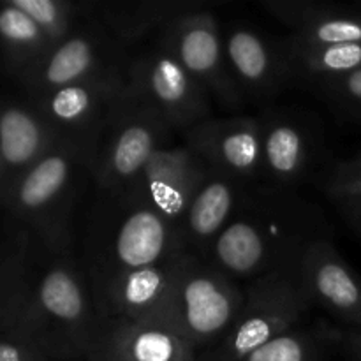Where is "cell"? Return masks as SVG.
Segmentation results:
<instances>
[{
  "label": "cell",
  "instance_id": "4316f807",
  "mask_svg": "<svg viewBox=\"0 0 361 361\" xmlns=\"http://www.w3.org/2000/svg\"><path fill=\"white\" fill-rule=\"evenodd\" d=\"M310 90L316 92L334 109L335 115L361 123V69L337 80L314 85Z\"/></svg>",
  "mask_w": 361,
  "mask_h": 361
},
{
  "label": "cell",
  "instance_id": "4dcf8cb0",
  "mask_svg": "<svg viewBox=\"0 0 361 361\" xmlns=\"http://www.w3.org/2000/svg\"><path fill=\"white\" fill-rule=\"evenodd\" d=\"M341 214V217L348 222L349 228L356 233L361 238V201H355V203H344L335 207Z\"/></svg>",
  "mask_w": 361,
  "mask_h": 361
},
{
  "label": "cell",
  "instance_id": "8fae6325",
  "mask_svg": "<svg viewBox=\"0 0 361 361\" xmlns=\"http://www.w3.org/2000/svg\"><path fill=\"white\" fill-rule=\"evenodd\" d=\"M154 42L168 49L182 63L183 69L208 92L212 101L228 109H238L245 104L229 73L222 25L214 9L182 16L166 27Z\"/></svg>",
  "mask_w": 361,
  "mask_h": 361
},
{
  "label": "cell",
  "instance_id": "5bb4252c",
  "mask_svg": "<svg viewBox=\"0 0 361 361\" xmlns=\"http://www.w3.org/2000/svg\"><path fill=\"white\" fill-rule=\"evenodd\" d=\"M182 136L185 147L212 171L243 182H259L261 129L257 115L210 116Z\"/></svg>",
  "mask_w": 361,
  "mask_h": 361
},
{
  "label": "cell",
  "instance_id": "f546056e",
  "mask_svg": "<svg viewBox=\"0 0 361 361\" xmlns=\"http://www.w3.org/2000/svg\"><path fill=\"white\" fill-rule=\"evenodd\" d=\"M337 349L349 361H361V330H344V328H341Z\"/></svg>",
  "mask_w": 361,
  "mask_h": 361
},
{
  "label": "cell",
  "instance_id": "d6986e66",
  "mask_svg": "<svg viewBox=\"0 0 361 361\" xmlns=\"http://www.w3.org/2000/svg\"><path fill=\"white\" fill-rule=\"evenodd\" d=\"M85 361H196V353L161 324L99 317Z\"/></svg>",
  "mask_w": 361,
  "mask_h": 361
},
{
  "label": "cell",
  "instance_id": "603a6c76",
  "mask_svg": "<svg viewBox=\"0 0 361 361\" xmlns=\"http://www.w3.org/2000/svg\"><path fill=\"white\" fill-rule=\"evenodd\" d=\"M282 48L293 87L302 83L310 88L361 69V44H307L288 35L282 39Z\"/></svg>",
  "mask_w": 361,
  "mask_h": 361
},
{
  "label": "cell",
  "instance_id": "e0dca14e",
  "mask_svg": "<svg viewBox=\"0 0 361 361\" xmlns=\"http://www.w3.org/2000/svg\"><path fill=\"white\" fill-rule=\"evenodd\" d=\"M60 140L30 99H0V201Z\"/></svg>",
  "mask_w": 361,
  "mask_h": 361
},
{
  "label": "cell",
  "instance_id": "484cf974",
  "mask_svg": "<svg viewBox=\"0 0 361 361\" xmlns=\"http://www.w3.org/2000/svg\"><path fill=\"white\" fill-rule=\"evenodd\" d=\"M48 37L51 46L87 23L88 0H11Z\"/></svg>",
  "mask_w": 361,
  "mask_h": 361
},
{
  "label": "cell",
  "instance_id": "5b68a950",
  "mask_svg": "<svg viewBox=\"0 0 361 361\" xmlns=\"http://www.w3.org/2000/svg\"><path fill=\"white\" fill-rule=\"evenodd\" d=\"M245 286L196 254H183L173 274L164 303L148 323L161 324L194 353L217 344L242 310Z\"/></svg>",
  "mask_w": 361,
  "mask_h": 361
},
{
  "label": "cell",
  "instance_id": "277c9868",
  "mask_svg": "<svg viewBox=\"0 0 361 361\" xmlns=\"http://www.w3.org/2000/svg\"><path fill=\"white\" fill-rule=\"evenodd\" d=\"M88 187L92 173L87 150L60 140L11 187L0 208L44 249L76 250L80 207Z\"/></svg>",
  "mask_w": 361,
  "mask_h": 361
},
{
  "label": "cell",
  "instance_id": "52a82bcc",
  "mask_svg": "<svg viewBox=\"0 0 361 361\" xmlns=\"http://www.w3.org/2000/svg\"><path fill=\"white\" fill-rule=\"evenodd\" d=\"M173 136L161 116L126 92L90 150L92 189L123 192L155 152L171 147Z\"/></svg>",
  "mask_w": 361,
  "mask_h": 361
},
{
  "label": "cell",
  "instance_id": "7a4b0ae2",
  "mask_svg": "<svg viewBox=\"0 0 361 361\" xmlns=\"http://www.w3.org/2000/svg\"><path fill=\"white\" fill-rule=\"evenodd\" d=\"M76 250L94 300L118 279L185 254L175 226L157 212L94 189Z\"/></svg>",
  "mask_w": 361,
  "mask_h": 361
},
{
  "label": "cell",
  "instance_id": "9a60e30c",
  "mask_svg": "<svg viewBox=\"0 0 361 361\" xmlns=\"http://www.w3.org/2000/svg\"><path fill=\"white\" fill-rule=\"evenodd\" d=\"M300 281L312 309L323 310L344 330H361V277L334 240L314 243L300 263Z\"/></svg>",
  "mask_w": 361,
  "mask_h": 361
},
{
  "label": "cell",
  "instance_id": "cb8c5ba5",
  "mask_svg": "<svg viewBox=\"0 0 361 361\" xmlns=\"http://www.w3.org/2000/svg\"><path fill=\"white\" fill-rule=\"evenodd\" d=\"M51 48L41 28L11 0L0 2V63L18 83L35 69Z\"/></svg>",
  "mask_w": 361,
  "mask_h": 361
},
{
  "label": "cell",
  "instance_id": "9c48e42d",
  "mask_svg": "<svg viewBox=\"0 0 361 361\" xmlns=\"http://www.w3.org/2000/svg\"><path fill=\"white\" fill-rule=\"evenodd\" d=\"M261 129L259 183L296 189L323 162L324 130L310 111L270 104L257 115Z\"/></svg>",
  "mask_w": 361,
  "mask_h": 361
},
{
  "label": "cell",
  "instance_id": "4fadbf2b",
  "mask_svg": "<svg viewBox=\"0 0 361 361\" xmlns=\"http://www.w3.org/2000/svg\"><path fill=\"white\" fill-rule=\"evenodd\" d=\"M229 73L243 102L270 104L288 87H293L282 39L263 34L245 21L222 27Z\"/></svg>",
  "mask_w": 361,
  "mask_h": 361
},
{
  "label": "cell",
  "instance_id": "ffe728a7",
  "mask_svg": "<svg viewBox=\"0 0 361 361\" xmlns=\"http://www.w3.org/2000/svg\"><path fill=\"white\" fill-rule=\"evenodd\" d=\"M203 0H137V2H90L88 18L101 25L106 34L133 51L141 41L157 37L166 27L182 16L214 9Z\"/></svg>",
  "mask_w": 361,
  "mask_h": 361
},
{
  "label": "cell",
  "instance_id": "3957f363",
  "mask_svg": "<svg viewBox=\"0 0 361 361\" xmlns=\"http://www.w3.org/2000/svg\"><path fill=\"white\" fill-rule=\"evenodd\" d=\"M97 324L78 250L51 252L35 240L16 331L53 361H85Z\"/></svg>",
  "mask_w": 361,
  "mask_h": 361
},
{
  "label": "cell",
  "instance_id": "ba28073f",
  "mask_svg": "<svg viewBox=\"0 0 361 361\" xmlns=\"http://www.w3.org/2000/svg\"><path fill=\"white\" fill-rule=\"evenodd\" d=\"M130 97L161 116L175 133H187L210 118L212 97L182 63L154 41L133 49L126 63Z\"/></svg>",
  "mask_w": 361,
  "mask_h": 361
},
{
  "label": "cell",
  "instance_id": "83f0119b",
  "mask_svg": "<svg viewBox=\"0 0 361 361\" xmlns=\"http://www.w3.org/2000/svg\"><path fill=\"white\" fill-rule=\"evenodd\" d=\"M321 189L335 207L361 201V155L331 164L321 180Z\"/></svg>",
  "mask_w": 361,
  "mask_h": 361
},
{
  "label": "cell",
  "instance_id": "2e32d148",
  "mask_svg": "<svg viewBox=\"0 0 361 361\" xmlns=\"http://www.w3.org/2000/svg\"><path fill=\"white\" fill-rule=\"evenodd\" d=\"M207 171V164L185 145L162 148L120 194L175 226Z\"/></svg>",
  "mask_w": 361,
  "mask_h": 361
},
{
  "label": "cell",
  "instance_id": "8992f818",
  "mask_svg": "<svg viewBox=\"0 0 361 361\" xmlns=\"http://www.w3.org/2000/svg\"><path fill=\"white\" fill-rule=\"evenodd\" d=\"M243 286L245 300L233 326L196 361L245 360L271 338L305 321L312 310L303 293L300 268L267 275Z\"/></svg>",
  "mask_w": 361,
  "mask_h": 361
},
{
  "label": "cell",
  "instance_id": "d4e9b609",
  "mask_svg": "<svg viewBox=\"0 0 361 361\" xmlns=\"http://www.w3.org/2000/svg\"><path fill=\"white\" fill-rule=\"evenodd\" d=\"M338 331L337 324L326 321H302L242 361H326L337 349Z\"/></svg>",
  "mask_w": 361,
  "mask_h": 361
},
{
  "label": "cell",
  "instance_id": "7402d4cb",
  "mask_svg": "<svg viewBox=\"0 0 361 361\" xmlns=\"http://www.w3.org/2000/svg\"><path fill=\"white\" fill-rule=\"evenodd\" d=\"M32 233L9 219L0 228V334L16 330L34 256Z\"/></svg>",
  "mask_w": 361,
  "mask_h": 361
},
{
  "label": "cell",
  "instance_id": "30bf717a",
  "mask_svg": "<svg viewBox=\"0 0 361 361\" xmlns=\"http://www.w3.org/2000/svg\"><path fill=\"white\" fill-rule=\"evenodd\" d=\"M129 55L130 49L109 37L101 25L88 20L51 46L20 87L27 97H39L69 85L120 73Z\"/></svg>",
  "mask_w": 361,
  "mask_h": 361
},
{
  "label": "cell",
  "instance_id": "ac0fdd59",
  "mask_svg": "<svg viewBox=\"0 0 361 361\" xmlns=\"http://www.w3.org/2000/svg\"><path fill=\"white\" fill-rule=\"evenodd\" d=\"M252 183L256 182H243L208 168L182 217L175 224L176 235L185 252L204 257L235 217Z\"/></svg>",
  "mask_w": 361,
  "mask_h": 361
},
{
  "label": "cell",
  "instance_id": "44dd1931",
  "mask_svg": "<svg viewBox=\"0 0 361 361\" xmlns=\"http://www.w3.org/2000/svg\"><path fill=\"white\" fill-rule=\"evenodd\" d=\"M267 13L307 44H361V13L355 7L317 0H264Z\"/></svg>",
  "mask_w": 361,
  "mask_h": 361
},
{
  "label": "cell",
  "instance_id": "f1b7e54d",
  "mask_svg": "<svg viewBox=\"0 0 361 361\" xmlns=\"http://www.w3.org/2000/svg\"><path fill=\"white\" fill-rule=\"evenodd\" d=\"M0 361H53L30 338L16 330L0 334Z\"/></svg>",
  "mask_w": 361,
  "mask_h": 361
},
{
  "label": "cell",
  "instance_id": "1f68e13d",
  "mask_svg": "<svg viewBox=\"0 0 361 361\" xmlns=\"http://www.w3.org/2000/svg\"><path fill=\"white\" fill-rule=\"evenodd\" d=\"M351 6L355 7L356 11H360V13H361V2H355V4H351Z\"/></svg>",
  "mask_w": 361,
  "mask_h": 361
},
{
  "label": "cell",
  "instance_id": "7c38bea8",
  "mask_svg": "<svg viewBox=\"0 0 361 361\" xmlns=\"http://www.w3.org/2000/svg\"><path fill=\"white\" fill-rule=\"evenodd\" d=\"M127 92L123 71L28 97L62 140L90 150ZM27 97V95H25Z\"/></svg>",
  "mask_w": 361,
  "mask_h": 361
},
{
  "label": "cell",
  "instance_id": "6da1fadb",
  "mask_svg": "<svg viewBox=\"0 0 361 361\" xmlns=\"http://www.w3.org/2000/svg\"><path fill=\"white\" fill-rule=\"evenodd\" d=\"M335 233L317 203L296 189L252 183L204 259L245 282L298 270L307 250Z\"/></svg>",
  "mask_w": 361,
  "mask_h": 361
}]
</instances>
